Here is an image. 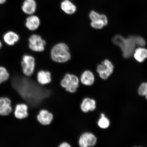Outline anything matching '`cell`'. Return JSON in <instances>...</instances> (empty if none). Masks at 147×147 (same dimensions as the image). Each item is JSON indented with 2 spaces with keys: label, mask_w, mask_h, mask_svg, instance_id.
<instances>
[{
  "label": "cell",
  "mask_w": 147,
  "mask_h": 147,
  "mask_svg": "<svg viewBox=\"0 0 147 147\" xmlns=\"http://www.w3.org/2000/svg\"><path fill=\"white\" fill-rule=\"evenodd\" d=\"M89 18L91 21L101 20L103 22L105 26L108 25V21L107 17L105 15L100 14L94 11H92L89 14Z\"/></svg>",
  "instance_id": "19"
},
{
  "label": "cell",
  "mask_w": 147,
  "mask_h": 147,
  "mask_svg": "<svg viewBox=\"0 0 147 147\" xmlns=\"http://www.w3.org/2000/svg\"><path fill=\"white\" fill-rule=\"evenodd\" d=\"M37 8V5L35 0H24L21 6L24 13L28 16L34 14Z\"/></svg>",
  "instance_id": "8"
},
{
  "label": "cell",
  "mask_w": 147,
  "mask_h": 147,
  "mask_svg": "<svg viewBox=\"0 0 147 147\" xmlns=\"http://www.w3.org/2000/svg\"><path fill=\"white\" fill-rule=\"evenodd\" d=\"M98 125L99 127L102 129H106L109 127L110 125L109 119L105 116L101 117L98 121Z\"/></svg>",
  "instance_id": "21"
},
{
  "label": "cell",
  "mask_w": 147,
  "mask_h": 147,
  "mask_svg": "<svg viewBox=\"0 0 147 147\" xmlns=\"http://www.w3.org/2000/svg\"><path fill=\"white\" fill-rule=\"evenodd\" d=\"M28 47L30 50L34 52H41L45 50L47 42L39 34H33L28 39Z\"/></svg>",
  "instance_id": "5"
},
{
  "label": "cell",
  "mask_w": 147,
  "mask_h": 147,
  "mask_svg": "<svg viewBox=\"0 0 147 147\" xmlns=\"http://www.w3.org/2000/svg\"><path fill=\"white\" fill-rule=\"evenodd\" d=\"M28 106L25 104H19L16 105L14 114L16 118L22 119L28 117Z\"/></svg>",
  "instance_id": "14"
},
{
  "label": "cell",
  "mask_w": 147,
  "mask_h": 147,
  "mask_svg": "<svg viewBox=\"0 0 147 147\" xmlns=\"http://www.w3.org/2000/svg\"><path fill=\"white\" fill-rule=\"evenodd\" d=\"M134 57L140 63H142L147 58V49L139 47L135 49L134 53Z\"/></svg>",
  "instance_id": "18"
},
{
  "label": "cell",
  "mask_w": 147,
  "mask_h": 147,
  "mask_svg": "<svg viewBox=\"0 0 147 147\" xmlns=\"http://www.w3.org/2000/svg\"><path fill=\"white\" fill-rule=\"evenodd\" d=\"M90 25L91 27H92L93 28L96 29H100L105 26L103 22L101 20L91 21Z\"/></svg>",
  "instance_id": "22"
},
{
  "label": "cell",
  "mask_w": 147,
  "mask_h": 147,
  "mask_svg": "<svg viewBox=\"0 0 147 147\" xmlns=\"http://www.w3.org/2000/svg\"><path fill=\"white\" fill-rule=\"evenodd\" d=\"M53 119L52 113L47 110L42 109L37 116V119L40 123L43 125L50 124Z\"/></svg>",
  "instance_id": "13"
},
{
  "label": "cell",
  "mask_w": 147,
  "mask_h": 147,
  "mask_svg": "<svg viewBox=\"0 0 147 147\" xmlns=\"http://www.w3.org/2000/svg\"><path fill=\"white\" fill-rule=\"evenodd\" d=\"M3 38L7 45L12 46L19 41L20 36L16 33L12 31H9L3 35Z\"/></svg>",
  "instance_id": "17"
},
{
  "label": "cell",
  "mask_w": 147,
  "mask_h": 147,
  "mask_svg": "<svg viewBox=\"0 0 147 147\" xmlns=\"http://www.w3.org/2000/svg\"><path fill=\"white\" fill-rule=\"evenodd\" d=\"M97 139L95 135L90 132H86L82 133L79 140L80 147H93L96 144Z\"/></svg>",
  "instance_id": "7"
},
{
  "label": "cell",
  "mask_w": 147,
  "mask_h": 147,
  "mask_svg": "<svg viewBox=\"0 0 147 147\" xmlns=\"http://www.w3.org/2000/svg\"><path fill=\"white\" fill-rule=\"evenodd\" d=\"M60 8L64 13L69 15L74 14L77 11L76 5L69 0H64L60 4Z\"/></svg>",
  "instance_id": "15"
},
{
  "label": "cell",
  "mask_w": 147,
  "mask_h": 147,
  "mask_svg": "<svg viewBox=\"0 0 147 147\" xmlns=\"http://www.w3.org/2000/svg\"><path fill=\"white\" fill-rule=\"evenodd\" d=\"M9 77L10 75L6 69L3 67H0V84L8 80Z\"/></svg>",
  "instance_id": "20"
},
{
  "label": "cell",
  "mask_w": 147,
  "mask_h": 147,
  "mask_svg": "<svg viewBox=\"0 0 147 147\" xmlns=\"http://www.w3.org/2000/svg\"><path fill=\"white\" fill-rule=\"evenodd\" d=\"M40 23L39 17L36 15L33 14L29 16L26 18L25 25L29 30L34 32L38 28Z\"/></svg>",
  "instance_id": "9"
},
{
  "label": "cell",
  "mask_w": 147,
  "mask_h": 147,
  "mask_svg": "<svg viewBox=\"0 0 147 147\" xmlns=\"http://www.w3.org/2000/svg\"><path fill=\"white\" fill-rule=\"evenodd\" d=\"M145 96H146V98L147 100V87L146 90V93H145Z\"/></svg>",
  "instance_id": "25"
},
{
  "label": "cell",
  "mask_w": 147,
  "mask_h": 147,
  "mask_svg": "<svg viewBox=\"0 0 147 147\" xmlns=\"http://www.w3.org/2000/svg\"><path fill=\"white\" fill-rule=\"evenodd\" d=\"M37 79L38 82L42 85L49 84L51 81V74L49 71L41 70L38 71Z\"/></svg>",
  "instance_id": "16"
},
{
  "label": "cell",
  "mask_w": 147,
  "mask_h": 147,
  "mask_svg": "<svg viewBox=\"0 0 147 147\" xmlns=\"http://www.w3.org/2000/svg\"><path fill=\"white\" fill-rule=\"evenodd\" d=\"M2 47V43L1 41H0V49H1Z\"/></svg>",
  "instance_id": "27"
},
{
  "label": "cell",
  "mask_w": 147,
  "mask_h": 147,
  "mask_svg": "<svg viewBox=\"0 0 147 147\" xmlns=\"http://www.w3.org/2000/svg\"><path fill=\"white\" fill-rule=\"evenodd\" d=\"M51 59L59 63H64L70 60L71 54L67 44L60 42L55 45L51 51Z\"/></svg>",
  "instance_id": "2"
},
{
  "label": "cell",
  "mask_w": 147,
  "mask_h": 147,
  "mask_svg": "<svg viewBox=\"0 0 147 147\" xmlns=\"http://www.w3.org/2000/svg\"><path fill=\"white\" fill-rule=\"evenodd\" d=\"M137 36H130L125 38L120 35H117L113 37V43L120 48L123 56L125 58H129L133 54L136 46Z\"/></svg>",
  "instance_id": "1"
},
{
  "label": "cell",
  "mask_w": 147,
  "mask_h": 147,
  "mask_svg": "<svg viewBox=\"0 0 147 147\" xmlns=\"http://www.w3.org/2000/svg\"><path fill=\"white\" fill-rule=\"evenodd\" d=\"M80 80L76 75L66 74L61 82V85L66 90L71 93H75L79 87Z\"/></svg>",
  "instance_id": "3"
},
{
  "label": "cell",
  "mask_w": 147,
  "mask_h": 147,
  "mask_svg": "<svg viewBox=\"0 0 147 147\" xmlns=\"http://www.w3.org/2000/svg\"><path fill=\"white\" fill-rule=\"evenodd\" d=\"M8 0H0V5H3L7 2Z\"/></svg>",
  "instance_id": "24"
},
{
  "label": "cell",
  "mask_w": 147,
  "mask_h": 147,
  "mask_svg": "<svg viewBox=\"0 0 147 147\" xmlns=\"http://www.w3.org/2000/svg\"><path fill=\"white\" fill-rule=\"evenodd\" d=\"M113 69L114 66L112 62L109 60L105 59L97 65L96 71L101 78L106 80L113 73Z\"/></svg>",
  "instance_id": "6"
},
{
  "label": "cell",
  "mask_w": 147,
  "mask_h": 147,
  "mask_svg": "<svg viewBox=\"0 0 147 147\" xmlns=\"http://www.w3.org/2000/svg\"><path fill=\"white\" fill-rule=\"evenodd\" d=\"M80 82L85 86H90L93 85L95 82L94 74L90 70H86L81 75Z\"/></svg>",
  "instance_id": "12"
},
{
  "label": "cell",
  "mask_w": 147,
  "mask_h": 147,
  "mask_svg": "<svg viewBox=\"0 0 147 147\" xmlns=\"http://www.w3.org/2000/svg\"><path fill=\"white\" fill-rule=\"evenodd\" d=\"M21 64L24 75L28 77L32 76L36 67L34 57L29 54L24 55L22 57Z\"/></svg>",
  "instance_id": "4"
},
{
  "label": "cell",
  "mask_w": 147,
  "mask_h": 147,
  "mask_svg": "<svg viewBox=\"0 0 147 147\" xmlns=\"http://www.w3.org/2000/svg\"><path fill=\"white\" fill-rule=\"evenodd\" d=\"M96 107V101L89 97H86L84 98L80 105L81 109L84 113L94 111Z\"/></svg>",
  "instance_id": "11"
},
{
  "label": "cell",
  "mask_w": 147,
  "mask_h": 147,
  "mask_svg": "<svg viewBox=\"0 0 147 147\" xmlns=\"http://www.w3.org/2000/svg\"><path fill=\"white\" fill-rule=\"evenodd\" d=\"M58 147H71L68 143L64 142L61 143Z\"/></svg>",
  "instance_id": "23"
},
{
  "label": "cell",
  "mask_w": 147,
  "mask_h": 147,
  "mask_svg": "<svg viewBox=\"0 0 147 147\" xmlns=\"http://www.w3.org/2000/svg\"><path fill=\"white\" fill-rule=\"evenodd\" d=\"M11 101L7 97L0 98V115L7 116L12 111Z\"/></svg>",
  "instance_id": "10"
},
{
  "label": "cell",
  "mask_w": 147,
  "mask_h": 147,
  "mask_svg": "<svg viewBox=\"0 0 147 147\" xmlns=\"http://www.w3.org/2000/svg\"><path fill=\"white\" fill-rule=\"evenodd\" d=\"M105 116V115L104 114V113H102L100 115V117H103Z\"/></svg>",
  "instance_id": "26"
}]
</instances>
